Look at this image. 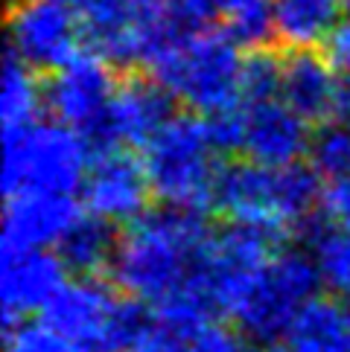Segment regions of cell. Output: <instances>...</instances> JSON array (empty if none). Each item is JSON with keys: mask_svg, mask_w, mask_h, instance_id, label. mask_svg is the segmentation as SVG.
<instances>
[{"mask_svg": "<svg viewBox=\"0 0 350 352\" xmlns=\"http://www.w3.org/2000/svg\"><path fill=\"white\" fill-rule=\"evenodd\" d=\"M214 230L202 210H146L120 233L111 262L114 285L146 309L214 314L207 297V256Z\"/></svg>", "mask_w": 350, "mask_h": 352, "instance_id": "1", "label": "cell"}, {"mask_svg": "<svg viewBox=\"0 0 350 352\" xmlns=\"http://www.w3.org/2000/svg\"><path fill=\"white\" fill-rule=\"evenodd\" d=\"M321 190L324 186L316 166H304L301 160L269 166L248 157L222 166L214 207L228 221L283 236L307 228L316 219Z\"/></svg>", "mask_w": 350, "mask_h": 352, "instance_id": "2", "label": "cell"}, {"mask_svg": "<svg viewBox=\"0 0 350 352\" xmlns=\"http://www.w3.org/2000/svg\"><path fill=\"white\" fill-rule=\"evenodd\" d=\"M94 148L59 120H32L3 129V195L82 190Z\"/></svg>", "mask_w": 350, "mask_h": 352, "instance_id": "3", "label": "cell"}, {"mask_svg": "<svg viewBox=\"0 0 350 352\" xmlns=\"http://www.w3.org/2000/svg\"><path fill=\"white\" fill-rule=\"evenodd\" d=\"M141 152L152 192L164 204L187 210L214 207L222 148L202 114H175Z\"/></svg>", "mask_w": 350, "mask_h": 352, "instance_id": "4", "label": "cell"}, {"mask_svg": "<svg viewBox=\"0 0 350 352\" xmlns=\"http://www.w3.org/2000/svg\"><path fill=\"white\" fill-rule=\"evenodd\" d=\"M228 32H207L149 65V73L196 114H216L243 102L245 56Z\"/></svg>", "mask_w": 350, "mask_h": 352, "instance_id": "5", "label": "cell"}, {"mask_svg": "<svg viewBox=\"0 0 350 352\" xmlns=\"http://www.w3.org/2000/svg\"><path fill=\"white\" fill-rule=\"evenodd\" d=\"M318 285L321 280L309 250L278 248L245 283L228 318L243 335L257 338L260 344L278 341L286 338L298 311L316 297Z\"/></svg>", "mask_w": 350, "mask_h": 352, "instance_id": "6", "label": "cell"}, {"mask_svg": "<svg viewBox=\"0 0 350 352\" xmlns=\"http://www.w3.org/2000/svg\"><path fill=\"white\" fill-rule=\"evenodd\" d=\"M137 309L123 292L99 283L96 276H76L44 311V323L65 338L73 352H126Z\"/></svg>", "mask_w": 350, "mask_h": 352, "instance_id": "7", "label": "cell"}, {"mask_svg": "<svg viewBox=\"0 0 350 352\" xmlns=\"http://www.w3.org/2000/svg\"><path fill=\"white\" fill-rule=\"evenodd\" d=\"M111 61L99 53H76L68 65L50 73L44 85V105L53 120L76 129L94 152L105 148L108 111L117 94V76Z\"/></svg>", "mask_w": 350, "mask_h": 352, "instance_id": "8", "label": "cell"}, {"mask_svg": "<svg viewBox=\"0 0 350 352\" xmlns=\"http://www.w3.org/2000/svg\"><path fill=\"white\" fill-rule=\"evenodd\" d=\"M85 44L82 18L70 0H15L9 12V53L32 70L53 73Z\"/></svg>", "mask_w": 350, "mask_h": 352, "instance_id": "9", "label": "cell"}, {"mask_svg": "<svg viewBox=\"0 0 350 352\" xmlns=\"http://www.w3.org/2000/svg\"><path fill=\"white\" fill-rule=\"evenodd\" d=\"M152 184L143 166V157L129 155L123 146L99 148L88 166L82 198L88 212L111 224H129L146 212Z\"/></svg>", "mask_w": 350, "mask_h": 352, "instance_id": "10", "label": "cell"}, {"mask_svg": "<svg viewBox=\"0 0 350 352\" xmlns=\"http://www.w3.org/2000/svg\"><path fill=\"white\" fill-rule=\"evenodd\" d=\"M68 283V265L53 248L0 250V306L3 320L18 323L47 306Z\"/></svg>", "mask_w": 350, "mask_h": 352, "instance_id": "11", "label": "cell"}, {"mask_svg": "<svg viewBox=\"0 0 350 352\" xmlns=\"http://www.w3.org/2000/svg\"><path fill=\"white\" fill-rule=\"evenodd\" d=\"M158 6L161 0H82L85 44L111 65H134L143 58Z\"/></svg>", "mask_w": 350, "mask_h": 352, "instance_id": "12", "label": "cell"}, {"mask_svg": "<svg viewBox=\"0 0 350 352\" xmlns=\"http://www.w3.org/2000/svg\"><path fill=\"white\" fill-rule=\"evenodd\" d=\"M278 239L280 236H274L262 228L236 224V221H231L222 233L214 236L210 256H207V297L214 311L228 314V309L240 297L245 283L280 248Z\"/></svg>", "mask_w": 350, "mask_h": 352, "instance_id": "13", "label": "cell"}, {"mask_svg": "<svg viewBox=\"0 0 350 352\" xmlns=\"http://www.w3.org/2000/svg\"><path fill=\"white\" fill-rule=\"evenodd\" d=\"M243 108V146L240 152L257 163L286 166L309 155L312 134L309 120H304L280 96L240 102Z\"/></svg>", "mask_w": 350, "mask_h": 352, "instance_id": "14", "label": "cell"}, {"mask_svg": "<svg viewBox=\"0 0 350 352\" xmlns=\"http://www.w3.org/2000/svg\"><path fill=\"white\" fill-rule=\"evenodd\" d=\"M82 216L73 195L61 192H21L6 198L0 250L59 248L73 221Z\"/></svg>", "mask_w": 350, "mask_h": 352, "instance_id": "15", "label": "cell"}, {"mask_svg": "<svg viewBox=\"0 0 350 352\" xmlns=\"http://www.w3.org/2000/svg\"><path fill=\"white\" fill-rule=\"evenodd\" d=\"M175 96L149 76L123 79L108 111L105 148L114 146H146L175 117Z\"/></svg>", "mask_w": 350, "mask_h": 352, "instance_id": "16", "label": "cell"}, {"mask_svg": "<svg viewBox=\"0 0 350 352\" xmlns=\"http://www.w3.org/2000/svg\"><path fill=\"white\" fill-rule=\"evenodd\" d=\"M342 76L318 47H295L283 56L280 99L309 122H330L339 114Z\"/></svg>", "mask_w": 350, "mask_h": 352, "instance_id": "17", "label": "cell"}, {"mask_svg": "<svg viewBox=\"0 0 350 352\" xmlns=\"http://www.w3.org/2000/svg\"><path fill=\"white\" fill-rule=\"evenodd\" d=\"M219 18H222L219 0H161L141 61L149 67L155 58L169 53V50H178L187 41H196L202 35L214 32Z\"/></svg>", "mask_w": 350, "mask_h": 352, "instance_id": "18", "label": "cell"}, {"mask_svg": "<svg viewBox=\"0 0 350 352\" xmlns=\"http://www.w3.org/2000/svg\"><path fill=\"white\" fill-rule=\"evenodd\" d=\"M274 35L289 47H321L344 21L347 0H271Z\"/></svg>", "mask_w": 350, "mask_h": 352, "instance_id": "19", "label": "cell"}, {"mask_svg": "<svg viewBox=\"0 0 350 352\" xmlns=\"http://www.w3.org/2000/svg\"><path fill=\"white\" fill-rule=\"evenodd\" d=\"M286 344L292 352H350V306L316 294L292 320Z\"/></svg>", "mask_w": 350, "mask_h": 352, "instance_id": "20", "label": "cell"}, {"mask_svg": "<svg viewBox=\"0 0 350 352\" xmlns=\"http://www.w3.org/2000/svg\"><path fill=\"white\" fill-rule=\"evenodd\" d=\"M117 242L120 236L111 228V221L94 216V212H82L56 250L65 259L68 271H76L79 276H94L96 271L111 268Z\"/></svg>", "mask_w": 350, "mask_h": 352, "instance_id": "21", "label": "cell"}, {"mask_svg": "<svg viewBox=\"0 0 350 352\" xmlns=\"http://www.w3.org/2000/svg\"><path fill=\"white\" fill-rule=\"evenodd\" d=\"M210 314L184 309H146L137 311L126 352H187L196 326Z\"/></svg>", "mask_w": 350, "mask_h": 352, "instance_id": "22", "label": "cell"}, {"mask_svg": "<svg viewBox=\"0 0 350 352\" xmlns=\"http://www.w3.org/2000/svg\"><path fill=\"white\" fill-rule=\"evenodd\" d=\"M307 250L321 285L336 297L350 300V230L327 219H312L307 224Z\"/></svg>", "mask_w": 350, "mask_h": 352, "instance_id": "23", "label": "cell"}, {"mask_svg": "<svg viewBox=\"0 0 350 352\" xmlns=\"http://www.w3.org/2000/svg\"><path fill=\"white\" fill-rule=\"evenodd\" d=\"M35 73L27 61H21L15 53L6 56L3 82H0V117L6 125H21L39 120V111L44 105V85H39Z\"/></svg>", "mask_w": 350, "mask_h": 352, "instance_id": "24", "label": "cell"}, {"mask_svg": "<svg viewBox=\"0 0 350 352\" xmlns=\"http://www.w3.org/2000/svg\"><path fill=\"white\" fill-rule=\"evenodd\" d=\"M225 32L243 47H266L274 35V6L271 0H219Z\"/></svg>", "mask_w": 350, "mask_h": 352, "instance_id": "25", "label": "cell"}, {"mask_svg": "<svg viewBox=\"0 0 350 352\" xmlns=\"http://www.w3.org/2000/svg\"><path fill=\"white\" fill-rule=\"evenodd\" d=\"M309 160L321 178H350V122L333 120L312 137Z\"/></svg>", "mask_w": 350, "mask_h": 352, "instance_id": "26", "label": "cell"}, {"mask_svg": "<svg viewBox=\"0 0 350 352\" xmlns=\"http://www.w3.org/2000/svg\"><path fill=\"white\" fill-rule=\"evenodd\" d=\"M280 76H283V58H278L266 47L251 50V56H245V67H243V102L280 96Z\"/></svg>", "mask_w": 350, "mask_h": 352, "instance_id": "27", "label": "cell"}, {"mask_svg": "<svg viewBox=\"0 0 350 352\" xmlns=\"http://www.w3.org/2000/svg\"><path fill=\"white\" fill-rule=\"evenodd\" d=\"M3 352H73V346L47 323H9Z\"/></svg>", "mask_w": 350, "mask_h": 352, "instance_id": "28", "label": "cell"}, {"mask_svg": "<svg viewBox=\"0 0 350 352\" xmlns=\"http://www.w3.org/2000/svg\"><path fill=\"white\" fill-rule=\"evenodd\" d=\"M187 352H248V346L240 329H228L214 318H205L196 326Z\"/></svg>", "mask_w": 350, "mask_h": 352, "instance_id": "29", "label": "cell"}, {"mask_svg": "<svg viewBox=\"0 0 350 352\" xmlns=\"http://www.w3.org/2000/svg\"><path fill=\"white\" fill-rule=\"evenodd\" d=\"M330 44V58L339 67L342 76V96H339V114L336 120H347L350 122V18L339 23V30L333 32Z\"/></svg>", "mask_w": 350, "mask_h": 352, "instance_id": "30", "label": "cell"}, {"mask_svg": "<svg viewBox=\"0 0 350 352\" xmlns=\"http://www.w3.org/2000/svg\"><path fill=\"white\" fill-rule=\"evenodd\" d=\"M318 212L330 224H339V228L350 230V178H336L324 184Z\"/></svg>", "mask_w": 350, "mask_h": 352, "instance_id": "31", "label": "cell"}, {"mask_svg": "<svg viewBox=\"0 0 350 352\" xmlns=\"http://www.w3.org/2000/svg\"><path fill=\"white\" fill-rule=\"evenodd\" d=\"M257 352H292V346L289 344H274V341H269V344H262Z\"/></svg>", "mask_w": 350, "mask_h": 352, "instance_id": "32", "label": "cell"}, {"mask_svg": "<svg viewBox=\"0 0 350 352\" xmlns=\"http://www.w3.org/2000/svg\"><path fill=\"white\" fill-rule=\"evenodd\" d=\"M347 9H350V0H347Z\"/></svg>", "mask_w": 350, "mask_h": 352, "instance_id": "33", "label": "cell"}]
</instances>
